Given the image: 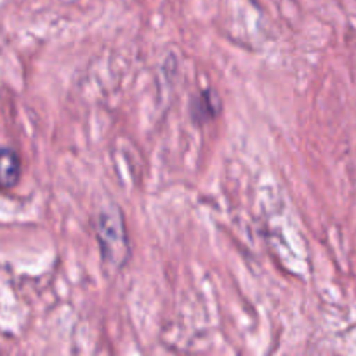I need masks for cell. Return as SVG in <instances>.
Instances as JSON below:
<instances>
[{
  "instance_id": "7a4b0ae2",
  "label": "cell",
  "mask_w": 356,
  "mask_h": 356,
  "mask_svg": "<svg viewBox=\"0 0 356 356\" xmlns=\"http://www.w3.org/2000/svg\"><path fill=\"white\" fill-rule=\"evenodd\" d=\"M221 113V99L214 89H204L191 99L190 115L195 124H207Z\"/></svg>"
},
{
  "instance_id": "3957f363",
  "label": "cell",
  "mask_w": 356,
  "mask_h": 356,
  "mask_svg": "<svg viewBox=\"0 0 356 356\" xmlns=\"http://www.w3.org/2000/svg\"><path fill=\"white\" fill-rule=\"evenodd\" d=\"M21 176V160L19 155L13 148H3L0 156V181L6 190L16 186Z\"/></svg>"
},
{
  "instance_id": "6da1fadb",
  "label": "cell",
  "mask_w": 356,
  "mask_h": 356,
  "mask_svg": "<svg viewBox=\"0 0 356 356\" xmlns=\"http://www.w3.org/2000/svg\"><path fill=\"white\" fill-rule=\"evenodd\" d=\"M96 236L99 242L101 256L106 263L115 268H120L127 263L129 238L124 218L117 205L111 204L99 212Z\"/></svg>"
}]
</instances>
